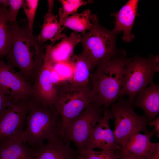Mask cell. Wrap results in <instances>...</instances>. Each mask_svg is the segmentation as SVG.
<instances>
[{"label":"cell","instance_id":"cell-1","mask_svg":"<svg viewBox=\"0 0 159 159\" xmlns=\"http://www.w3.org/2000/svg\"><path fill=\"white\" fill-rule=\"evenodd\" d=\"M12 34L11 50L6 55L7 64L19 69L32 85L42 65L47 45L41 44L29 29L27 22H10Z\"/></svg>","mask_w":159,"mask_h":159},{"label":"cell","instance_id":"cell-2","mask_svg":"<svg viewBox=\"0 0 159 159\" xmlns=\"http://www.w3.org/2000/svg\"><path fill=\"white\" fill-rule=\"evenodd\" d=\"M125 56H116L100 63L90 74L92 85L90 94L93 103L104 110L109 109L120 97L124 82L123 70L132 59Z\"/></svg>","mask_w":159,"mask_h":159},{"label":"cell","instance_id":"cell-3","mask_svg":"<svg viewBox=\"0 0 159 159\" xmlns=\"http://www.w3.org/2000/svg\"><path fill=\"white\" fill-rule=\"evenodd\" d=\"M26 127L17 138L37 148L44 141L53 142L61 138L62 120L54 105H45L33 97L26 121Z\"/></svg>","mask_w":159,"mask_h":159},{"label":"cell","instance_id":"cell-4","mask_svg":"<svg viewBox=\"0 0 159 159\" xmlns=\"http://www.w3.org/2000/svg\"><path fill=\"white\" fill-rule=\"evenodd\" d=\"M93 26L89 32L82 36L80 42L82 49L80 54L92 69L100 63L113 57L126 54L116 46L117 33L110 31L99 23L96 14H91Z\"/></svg>","mask_w":159,"mask_h":159},{"label":"cell","instance_id":"cell-5","mask_svg":"<svg viewBox=\"0 0 159 159\" xmlns=\"http://www.w3.org/2000/svg\"><path fill=\"white\" fill-rule=\"evenodd\" d=\"M159 71V55L150 54L146 58L136 56L126 64L123 74L124 80L120 97L125 95L131 105L138 93L153 82L155 74Z\"/></svg>","mask_w":159,"mask_h":159},{"label":"cell","instance_id":"cell-6","mask_svg":"<svg viewBox=\"0 0 159 159\" xmlns=\"http://www.w3.org/2000/svg\"><path fill=\"white\" fill-rule=\"evenodd\" d=\"M91 103L93 102L88 85L77 86L67 81H61L54 103L55 109L62 120L61 132L70 121L80 115Z\"/></svg>","mask_w":159,"mask_h":159},{"label":"cell","instance_id":"cell-7","mask_svg":"<svg viewBox=\"0 0 159 159\" xmlns=\"http://www.w3.org/2000/svg\"><path fill=\"white\" fill-rule=\"evenodd\" d=\"M132 105L124 99L120 100L110 106L109 110L115 118L113 131L117 144L122 146L133 134L140 132L148 134L149 122L145 115H139L134 111Z\"/></svg>","mask_w":159,"mask_h":159},{"label":"cell","instance_id":"cell-8","mask_svg":"<svg viewBox=\"0 0 159 159\" xmlns=\"http://www.w3.org/2000/svg\"><path fill=\"white\" fill-rule=\"evenodd\" d=\"M104 110L94 103L90 104L68 123L61 132V138L65 143L72 142L77 150L84 149L91 131L102 118Z\"/></svg>","mask_w":159,"mask_h":159},{"label":"cell","instance_id":"cell-9","mask_svg":"<svg viewBox=\"0 0 159 159\" xmlns=\"http://www.w3.org/2000/svg\"><path fill=\"white\" fill-rule=\"evenodd\" d=\"M32 97L14 101L0 114V141L17 138L24 131Z\"/></svg>","mask_w":159,"mask_h":159},{"label":"cell","instance_id":"cell-10","mask_svg":"<svg viewBox=\"0 0 159 159\" xmlns=\"http://www.w3.org/2000/svg\"><path fill=\"white\" fill-rule=\"evenodd\" d=\"M0 90L14 101L34 96L32 85L19 72L0 60Z\"/></svg>","mask_w":159,"mask_h":159},{"label":"cell","instance_id":"cell-11","mask_svg":"<svg viewBox=\"0 0 159 159\" xmlns=\"http://www.w3.org/2000/svg\"><path fill=\"white\" fill-rule=\"evenodd\" d=\"M114 118L109 109L104 110L102 117L91 131L85 148L113 150L117 153L120 147L116 143L113 131L109 124V120Z\"/></svg>","mask_w":159,"mask_h":159},{"label":"cell","instance_id":"cell-12","mask_svg":"<svg viewBox=\"0 0 159 159\" xmlns=\"http://www.w3.org/2000/svg\"><path fill=\"white\" fill-rule=\"evenodd\" d=\"M52 64L44 59L32 85L35 99L44 104L53 106L58 87L52 82L50 74Z\"/></svg>","mask_w":159,"mask_h":159},{"label":"cell","instance_id":"cell-13","mask_svg":"<svg viewBox=\"0 0 159 159\" xmlns=\"http://www.w3.org/2000/svg\"><path fill=\"white\" fill-rule=\"evenodd\" d=\"M138 1L129 0L118 12L112 14L115 18V23L112 31L117 34L122 32V39L127 42H131L135 38L131 31L137 13Z\"/></svg>","mask_w":159,"mask_h":159},{"label":"cell","instance_id":"cell-14","mask_svg":"<svg viewBox=\"0 0 159 159\" xmlns=\"http://www.w3.org/2000/svg\"><path fill=\"white\" fill-rule=\"evenodd\" d=\"M82 36L77 32H72L54 46L47 45L44 59L52 64L54 63L67 61L74 55V48L80 42Z\"/></svg>","mask_w":159,"mask_h":159},{"label":"cell","instance_id":"cell-15","mask_svg":"<svg viewBox=\"0 0 159 159\" xmlns=\"http://www.w3.org/2000/svg\"><path fill=\"white\" fill-rule=\"evenodd\" d=\"M133 107L142 109L149 122L153 120L159 113V85L151 82L150 86L141 90L133 103Z\"/></svg>","mask_w":159,"mask_h":159},{"label":"cell","instance_id":"cell-16","mask_svg":"<svg viewBox=\"0 0 159 159\" xmlns=\"http://www.w3.org/2000/svg\"><path fill=\"white\" fill-rule=\"evenodd\" d=\"M78 151L61 138L48 142L35 149L34 159H77Z\"/></svg>","mask_w":159,"mask_h":159},{"label":"cell","instance_id":"cell-17","mask_svg":"<svg viewBox=\"0 0 159 159\" xmlns=\"http://www.w3.org/2000/svg\"><path fill=\"white\" fill-rule=\"evenodd\" d=\"M155 133L153 131L148 134L140 132L132 135L117 152L121 155H126L138 159H144L149 149L151 137Z\"/></svg>","mask_w":159,"mask_h":159},{"label":"cell","instance_id":"cell-18","mask_svg":"<svg viewBox=\"0 0 159 159\" xmlns=\"http://www.w3.org/2000/svg\"><path fill=\"white\" fill-rule=\"evenodd\" d=\"M25 143L16 138L0 141V159H34L35 149Z\"/></svg>","mask_w":159,"mask_h":159},{"label":"cell","instance_id":"cell-19","mask_svg":"<svg viewBox=\"0 0 159 159\" xmlns=\"http://www.w3.org/2000/svg\"><path fill=\"white\" fill-rule=\"evenodd\" d=\"M44 20L41 30L37 37L39 42L42 44L50 40V44L53 46L57 41L67 37L62 33L65 27H61L57 20V16L51 13L47 12L45 15Z\"/></svg>","mask_w":159,"mask_h":159},{"label":"cell","instance_id":"cell-20","mask_svg":"<svg viewBox=\"0 0 159 159\" xmlns=\"http://www.w3.org/2000/svg\"><path fill=\"white\" fill-rule=\"evenodd\" d=\"M68 61L73 70V76L68 82L77 86L88 85L90 74L93 69L85 59L80 54L73 55Z\"/></svg>","mask_w":159,"mask_h":159},{"label":"cell","instance_id":"cell-21","mask_svg":"<svg viewBox=\"0 0 159 159\" xmlns=\"http://www.w3.org/2000/svg\"><path fill=\"white\" fill-rule=\"evenodd\" d=\"M9 17L7 8L0 9V59L6 56L11 48L12 34Z\"/></svg>","mask_w":159,"mask_h":159},{"label":"cell","instance_id":"cell-22","mask_svg":"<svg viewBox=\"0 0 159 159\" xmlns=\"http://www.w3.org/2000/svg\"><path fill=\"white\" fill-rule=\"evenodd\" d=\"M91 13L90 10L87 9L81 13H75L68 16L64 21L62 26L67 27L75 32L85 34L87 30H90L93 24L90 22Z\"/></svg>","mask_w":159,"mask_h":159},{"label":"cell","instance_id":"cell-23","mask_svg":"<svg viewBox=\"0 0 159 159\" xmlns=\"http://www.w3.org/2000/svg\"><path fill=\"white\" fill-rule=\"evenodd\" d=\"M62 7L60 8L58 11L59 22L62 26L64 21L70 14L77 12V9L81 6L91 3L89 1L82 0H60Z\"/></svg>","mask_w":159,"mask_h":159},{"label":"cell","instance_id":"cell-24","mask_svg":"<svg viewBox=\"0 0 159 159\" xmlns=\"http://www.w3.org/2000/svg\"><path fill=\"white\" fill-rule=\"evenodd\" d=\"M78 151V159H120V157L113 150L95 151L85 148Z\"/></svg>","mask_w":159,"mask_h":159},{"label":"cell","instance_id":"cell-25","mask_svg":"<svg viewBox=\"0 0 159 159\" xmlns=\"http://www.w3.org/2000/svg\"><path fill=\"white\" fill-rule=\"evenodd\" d=\"M53 70L57 74L61 81H69L73 74V67L67 61L56 63L52 65Z\"/></svg>","mask_w":159,"mask_h":159},{"label":"cell","instance_id":"cell-26","mask_svg":"<svg viewBox=\"0 0 159 159\" xmlns=\"http://www.w3.org/2000/svg\"><path fill=\"white\" fill-rule=\"evenodd\" d=\"M39 1L38 0H24L22 6L27 19L28 27L32 32Z\"/></svg>","mask_w":159,"mask_h":159},{"label":"cell","instance_id":"cell-27","mask_svg":"<svg viewBox=\"0 0 159 159\" xmlns=\"http://www.w3.org/2000/svg\"><path fill=\"white\" fill-rule=\"evenodd\" d=\"M23 0H9L8 11L9 14V21L13 22L16 21L17 17L20 9L22 7Z\"/></svg>","mask_w":159,"mask_h":159},{"label":"cell","instance_id":"cell-28","mask_svg":"<svg viewBox=\"0 0 159 159\" xmlns=\"http://www.w3.org/2000/svg\"><path fill=\"white\" fill-rule=\"evenodd\" d=\"M144 159H159V142L151 143Z\"/></svg>","mask_w":159,"mask_h":159},{"label":"cell","instance_id":"cell-29","mask_svg":"<svg viewBox=\"0 0 159 159\" xmlns=\"http://www.w3.org/2000/svg\"><path fill=\"white\" fill-rule=\"evenodd\" d=\"M14 101L4 94L0 90V114L4 109Z\"/></svg>","mask_w":159,"mask_h":159},{"label":"cell","instance_id":"cell-30","mask_svg":"<svg viewBox=\"0 0 159 159\" xmlns=\"http://www.w3.org/2000/svg\"><path fill=\"white\" fill-rule=\"evenodd\" d=\"M50 78L53 84L57 86H59L61 80L57 74L53 70L52 66L50 72Z\"/></svg>","mask_w":159,"mask_h":159},{"label":"cell","instance_id":"cell-31","mask_svg":"<svg viewBox=\"0 0 159 159\" xmlns=\"http://www.w3.org/2000/svg\"><path fill=\"white\" fill-rule=\"evenodd\" d=\"M148 125L150 127L154 126L155 127L154 130L153 131L156 134L157 136L159 137V117L155 118L152 121L149 122Z\"/></svg>","mask_w":159,"mask_h":159},{"label":"cell","instance_id":"cell-32","mask_svg":"<svg viewBox=\"0 0 159 159\" xmlns=\"http://www.w3.org/2000/svg\"><path fill=\"white\" fill-rule=\"evenodd\" d=\"M48 12L52 13L54 5V1L52 0H48Z\"/></svg>","mask_w":159,"mask_h":159},{"label":"cell","instance_id":"cell-33","mask_svg":"<svg viewBox=\"0 0 159 159\" xmlns=\"http://www.w3.org/2000/svg\"><path fill=\"white\" fill-rule=\"evenodd\" d=\"M120 159H138L126 155H121Z\"/></svg>","mask_w":159,"mask_h":159},{"label":"cell","instance_id":"cell-34","mask_svg":"<svg viewBox=\"0 0 159 159\" xmlns=\"http://www.w3.org/2000/svg\"><path fill=\"white\" fill-rule=\"evenodd\" d=\"M1 8H0V9H1Z\"/></svg>","mask_w":159,"mask_h":159},{"label":"cell","instance_id":"cell-35","mask_svg":"<svg viewBox=\"0 0 159 159\" xmlns=\"http://www.w3.org/2000/svg\"><path fill=\"white\" fill-rule=\"evenodd\" d=\"M77 159H78L77 158Z\"/></svg>","mask_w":159,"mask_h":159}]
</instances>
